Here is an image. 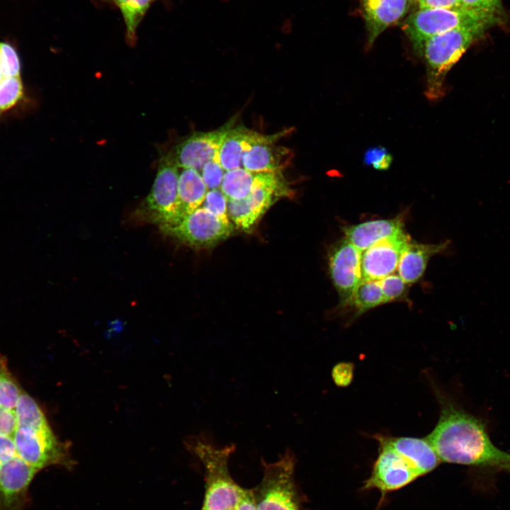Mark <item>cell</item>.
<instances>
[{"label":"cell","mask_w":510,"mask_h":510,"mask_svg":"<svg viewBox=\"0 0 510 510\" xmlns=\"http://www.w3.org/2000/svg\"><path fill=\"white\" fill-rule=\"evenodd\" d=\"M440 416L426 437L441 462L504 470L510 466V453L495 446L481 420L468 413L435 389Z\"/></svg>","instance_id":"6da1fadb"},{"label":"cell","mask_w":510,"mask_h":510,"mask_svg":"<svg viewBox=\"0 0 510 510\" xmlns=\"http://www.w3.org/2000/svg\"><path fill=\"white\" fill-rule=\"evenodd\" d=\"M186 443L204 467L205 495L201 510L234 509L243 489L232 479L228 468L235 445L218 447L206 434L193 436Z\"/></svg>","instance_id":"7a4b0ae2"},{"label":"cell","mask_w":510,"mask_h":510,"mask_svg":"<svg viewBox=\"0 0 510 510\" xmlns=\"http://www.w3.org/2000/svg\"><path fill=\"white\" fill-rule=\"evenodd\" d=\"M487 28L455 29L433 36L424 43L420 53L426 62V95L430 100H437L443 95L447 74Z\"/></svg>","instance_id":"3957f363"},{"label":"cell","mask_w":510,"mask_h":510,"mask_svg":"<svg viewBox=\"0 0 510 510\" xmlns=\"http://www.w3.org/2000/svg\"><path fill=\"white\" fill-rule=\"evenodd\" d=\"M295 461L290 448L274 463L261 459L263 477L259 485L251 489L256 510H302L295 481Z\"/></svg>","instance_id":"277c9868"},{"label":"cell","mask_w":510,"mask_h":510,"mask_svg":"<svg viewBox=\"0 0 510 510\" xmlns=\"http://www.w3.org/2000/svg\"><path fill=\"white\" fill-rule=\"evenodd\" d=\"M499 20L465 8L419 9L409 16L403 30L419 52L430 38L459 28L487 27Z\"/></svg>","instance_id":"5b68a950"},{"label":"cell","mask_w":510,"mask_h":510,"mask_svg":"<svg viewBox=\"0 0 510 510\" xmlns=\"http://www.w3.org/2000/svg\"><path fill=\"white\" fill-rule=\"evenodd\" d=\"M169 153L159 159L156 178L140 211L161 230L180 222L178 186L179 171Z\"/></svg>","instance_id":"8992f818"},{"label":"cell","mask_w":510,"mask_h":510,"mask_svg":"<svg viewBox=\"0 0 510 510\" xmlns=\"http://www.w3.org/2000/svg\"><path fill=\"white\" fill-rule=\"evenodd\" d=\"M13 438L18 456L38 470L51 465L68 469L74 465L68 443L58 440L50 426L42 429L17 426Z\"/></svg>","instance_id":"52a82bcc"},{"label":"cell","mask_w":510,"mask_h":510,"mask_svg":"<svg viewBox=\"0 0 510 510\" xmlns=\"http://www.w3.org/2000/svg\"><path fill=\"white\" fill-rule=\"evenodd\" d=\"M234 226L230 219L200 206L177 225L162 230L192 247L210 248L227 239Z\"/></svg>","instance_id":"ba28073f"},{"label":"cell","mask_w":510,"mask_h":510,"mask_svg":"<svg viewBox=\"0 0 510 510\" xmlns=\"http://www.w3.org/2000/svg\"><path fill=\"white\" fill-rule=\"evenodd\" d=\"M373 437L379 443L378 455L362 489H378L382 500L389 492L408 485L420 476L404 457L380 438Z\"/></svg>","instance_id":"9c48e42d"},{"label":"cell","mask_w":510,"mask_h":510,"mask_svg":"<svg viewBox=\"0 0 510 510\" xmlns=\"http://www.w3.org/2000/svg\"><path fill=\"white\" fill-rule=\"evenodd\" d=\"M293 194L285 177L261 186L241 200H228V215L234 226L251 232L266 211L279 199Z\"/></svg>","instance_id":"30bf717a"},{"label":"cell","mask_w":510,"mask_h":510,"mask_svg":"<svg viewBox=\"0 0 510 510\" xmlns=\"http://www.w3.org/2000/svg\"><path fill=\"white\" fill-rule=\"evenodd\" d=\"M234 121L232 118L212 131L195 132L174 147L169 155L179 169L190 168L200 172L206 162L217 159L219 147Z\"/></svg>","instance_id":"8fae6325"},{"label":"cell","mask_w":510,"mask_h":510,"mask_svg":"<svg viewBox=\"0 0 510 510\" xmlns=\"http://www.w3.org/2000/svg\"><path fill=\"white\" fill-rule=\"evenodd\" d=\"M361 252L346 238L339 242L329 254V267L331 278L345 307L362 280Z\"/></svg>","instance_id":"7c38bea8"},{"label":"cell","mask_w":510,"mask_h":510,"mask_svg":"<svg viewBox=\"0 0 510 510\" xmlns=\"http://www.w3.org/2000/svg\"><path fill=\"white\" fill-rule=\"evenodd\" d=\"M409 236L402 235L381 240L361 252L362 279L380 280L395 273Z\"/></svg>","instance_id":"4fadbf2b"},{"label":"cell","mask_w":510,"mask_h":510,"mask_svg":"<svg viewBox=\"0 0 510 510\" xmlns=\"http://www.w3.org/2000/svg\"><path fill=\"white\" fill-rule=\"evenodd\" d=\"M38 470L19 456L0 463V510H22L28 487Z\"/></svg>","instance_id":"5bb4252c"},{"label":"cell","mask_w":510,"mask_h":510,"mask_svg":"<svg viewBox=\"0 0 510 510\" xmlns=\"http://www.w3.org/2000/svg\"><path fill=\"white\" fill-rule=\"evenodd\" d=\"M291 130L270 135L268 138L251 145L244 153L242 167L254 172H278L288 167L293 157V151L276 143Z\"/></svg>","instance_id":"9a60e30c"},{"label":"cell","mask_w":510,"mask_h":510,"mask_svg":"<svg viewBox=\"0 0 510 510\" xmlns=\"http://www.w3.org/2000/svg\"><path fill=\"white\" fill-rule=\"evenodd\" d=\"M361 7L370 47L387 28L406 14L409 0H361Z\"/></svg>","instance_id":"2e32d148"},{"label":"cell","mask_w":510,"mask_h":510,"mask_svg":"<svg viewBox=\"0 0 510 510\" xmlns=\"http://www.w3.org/2000/svg\"><path fill=\"white\" fill-rule=\"evenodd\" d=\"M375 436L404 457L420 477L433 471L441 463L436 452L426 437Z\"/></svg>","instance_id":"e0dca14e"},{"label":"cell","mask_w":510,"mask_h":510,"mask_svg":"<svg viewBox=\"0 0 510 510\" xmlns=\"http://www.w3.org/2000/svg\"><path fill=\"white\" fill-rule=\"evenodd\" d=\"M344 236L361 252L377 242L405 233L401 217L366 221L343 229Z\"/></svg>","instance_id":"ac0fdd59"},{"label":"cell","mask_w":510,"mask_h":510,"mask_svg":"<svg viewBox=\"0 0 510 510\" xmlns=\"http://www.w3.org/2000/svg\"><path fill=\"white\" fill-rule=\"evenodd\" d=\"M268 137V135L261 134L244 125L233 126L224 137L216 159L225 171L241 168L242 157L246 149Z\"/></svg>","instance_id":"d6986e66"},{"label":"cell","mask_w":510,"mask_h":510,"mask_svg":"<svg viewBox=\"0 0 510 510\" xmlns=\"http://www.w3.org/2000/svg\"><path fill=\"white\" fill-rule=\"evenodd\" d=\"M284 177L282 171L254 172L243 167L226 171L220 190L228 200H241L255 188Z\"/></svg>","instance_id":"ffe728a7"},{"label":"cell","mask_w":510,"mask_h":510,"mask_svg":"<svg viewBox=\"0 0 510 510\" xmlns=\"http://www.w3.org/2000/svg\"><path fill=\"white\" fill-rule=\"evenodd\" d=\"M449 244V240L436 244L409 242L400 259L398 275L407 284L415 283L423 276L430 258Z\"/></svg>","instance_id":"44dd1931"},{"label":"cell","mask_w":510,"mask_h":510,"mask_svg":"<svg viewBox=\"0 0 510 510\" xmlns=\"http://www.w3.org/2000/svg\"><path fill=\"white\" fill-rule=\"evenodd\" d=\"M208 191L199 171L181 169L178 186L180 222L202 205Z\"/></svg>","instance_id":"7402d4cb"},{"label":"cell","mask_w":510,"mask_h":510,"mask_svg":"<svg viewBox=\"0 0 510 510\" xmlns=\"http://www.w3.org/2000/svg\"><path fill=\"white\" fill-rule=\"evenodd\" d=\"M385 303L380 280L362 279L345 307L353 310L351 318H356L366 311Z\"/></svg>","instance_id":"603a6c76"},{"label":"cell","mask_w":510,"mask_h":510,"mask_svg":"<svg viewBox=\"0 0 510 510\" xmlns=\"http://www.w3.org/2000/svg\"><path fill=\"white\" fill-rule=\"evenodd\" d=\"M120 11L125 24L127 41L132 45L137 38L138 26L153 0H110Z\"/></svg>","instance_id":"cb8c5ba5"},{"label":"cell","mask_w":510,"mask_h":510,"mask_svg":"<svg viewBox=\"0 0 510 510\" xmlns=\"http://www.w3.org/2000/svg\"><path fill=\"white\" fill-rule=\"evenodd\" d=\"M13 411L17 426L34 429H42L50 427L47 420L39 405L26 392H23L21 395Z\"/></svg>","instance_id":"d4e9b609"},{"label":"cell","mask_w":510,"mask_h":510,"mask_svg":"<svg viewBox=\"0 0 510 510\" xmlns=\"http://www.w3.org/2000/svg\"><path fill=\"white\" fill-rule=\"evenodd\" d=\"M22 392L8 370L6 358L0 356V408L14 410Z\"/></svg>","instance_id":"484cf974"},{"label":"cell","mask_w":510,"mask_h":510,"mask_svg":"<svg viewBox=\"0 0 510 510\" xmlns=\"http://www.w3.org/2000/svg\"><path fill=\"white\" fill-rule=\"evenodd\" d=\"M21 77H6L0 84V113L13 107L23 97Z\"/></svg>","instance_id":"4316f807"},{"label":"cell","mask_w":510,"mask_h":510,"mask_svg":"<svg viewBox=\"0 0 510 510\" xmlns=\"http://www.w3.org/2000/svg\"><path fill=\"white\" fill-rule=\"evenodd\" d=\"M0 60L4 78L20 76V60L16 50L12 45L6 42H0Z\"/></svg>","instance_id":"83f0119b"},{"label":"cell","mask_w":510,"mask_h":510,"mask_svg":"<svg viewBox=\"0 0 510 510\" xmlns=\"http://www.w3.org/2000/svg\"><path fill=\"white\" fill-rule=\"evenodd\" d=\"M385 303L402 299L407 291V283L398 274L392 273L380 280Z\"/></svg>","instance_id":"f1b7e54d"},{"label":"cell","mask_w":510,"mask_h":510,"mask_svg":"<svg viewBox=\"0 0 510 510\" xmlns=\"http://www.w3.org/2000/svg\"><path fill=\"white\" fill-rule=\"evenodd\" d=\"M462 7L499 20L502 13L501 0H460Z\"/></svg>","instance_id":"f546056e"},{"label":"cell","mask_w":510,"mask_h":510,"mask_svg":"<svg viewBox=\"0 0 510 510\" xmlns=\"http://www.w3.org/2000/svg\"><path fill=\"white\" fill-rule=\"evenodd\" d=\"M201 207L220 217L230 219L228 199L220 189L208 191Z\"/></svg>","instance_id":"4dcf8cb0"},{"label":"cell","mask_w":510,"mask_h":510,"mask_svg":"<svg viewBox=\"0 0 510 510\" xmlns=\"http://www.w3.org/2000/svg\"><path fill=\"white\" fill-rule=\"evenodd\" d=\"M225 170L216 159L206 162L200 171L208 191L220 189Z\"/></svg>","instance_id":"1f68e13d"},{"label":"cell","mask_w":510,"mask_h":510,"mask_svg":"<svg viewBox=\"0 0 510 510\" xmlns=\"http://www.w3.org/2000/svg\"><path fill=\"white\" fill-rule=\"evenodd\" d=\"M365 162L372 165L375 169H387L392 162L391 155L385 148L374 147L368 149L365 154Z\"/></svg>","instance_id":"d6a6232c"},{"label":"cell","mask_w":510,"mask_h":510,"mask_svg":"<svg viewBox=\"0 0 510 510\" xmlns=\"http://www.w3.org/2000/svg\"><path fill=\"white\" fill-rule=\"evenodd\" d=\"M354 366L351 363L341 362L334 366L332 370V377L336 386L349 385L353 377Z\"/></svg>","instance_id":"836d02e7"},{"label":"cell","mask_w":510,"mask_h":510,"mask_svg":"<svg viewBox=\"0 0 510 510\" xmlns=\"http://www.w3.org/2000/svg\"><path fill=\"white\" fill-rule=\"evenodd\" d=\"M16 426L14 411L0 408V434L13 436Z\"/></svg>","instance_id":"e575fe53"},{"label":"cell","mask_w":510,"mask_h":510,"mask_svg":"<svg viewBox=\"0 0 510 510\" xmlns=\"http://www.w3.org/2000/svg\"><path fill=\"white\" fill-rule=\"evenodd\" d=\"M17 455L13 436L0 434V463Z\"/></svg>","instance_id":"d590c367"},{"label":"cell","mask_w":510,"mask_h":510,"mask_svg":"<svg viewBox=\"0 0 510 510\" xmlns=\"http://www.w3.org/2000/svg\"><path fill=\"white\" fill-rule=\"evenodd\" d=\"M419 9L463 8L460 0H416Z\"/></svg>","instance_id":"8d00e7d4"},{"label":"cell","mask_w":510,"mask_h":510,"mask_svg":"<svg viewBox=\"0 0 510 510\" xmlns=\"http://www.w3.org/2000/svg\"><path fill=\"white\" fill-rule=\"evenodd\" d=\"M234 510H256L251 489H242L240 497Z\"/></svg>","instance_id":"74e56055"},{"label":"cell","mask_w":510,"mask_h":510,"mask_svg":"<svg viewBox=\"0 0 510 510\" xmlns=\"http://www.w3.org/2000/svg\"><path fill=\"white\" fill-rule=\"evenodd\" d=\"M4 79V76H3L1 64V60H0V84H1V82L2 81V80H3Z\"/></svg>","instance_id":"f35d334b"},{"label":"cell","mask_w":510,"mask_h":510,"mask_svg":"<svg viewBox=\"0 0 510 510\" xmlns=\"http://www.w3.org/2000/svg\"><path fill=\"white\" fill-rule=\"evenodd\" d=\"M504 470L510 472V466L506 468Z\"/></svg>","instance_id":"ab89813d"},{"label":"cell","mask_w":510,"mask_h":510,"mask_svg":"<svg viewBox=\"0 0 510 510\" xmlns=\"http://www.w3.org/2000/svg\"><path fill=\"white\" fill-rule=\"evenodd\" d=\"M225 510H234V509H225Z\"/></svg>","instance_id":"60d3db41"}]
</instances>
